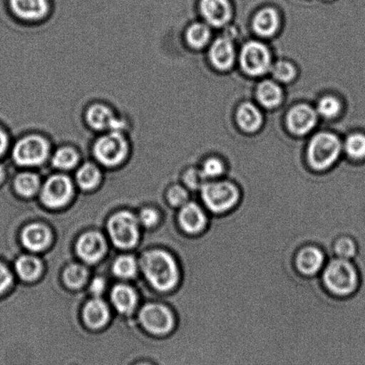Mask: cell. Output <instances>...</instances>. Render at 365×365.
I'll return each instance as SVG.
<instances>
[{"label": "cell", "instance_id": "cell-29", "mask_svg": "<svg viewBox=\"0 0 365 365\" xmlns=\"http://www.w3.org/2000/svg\"><path fill=\"white\" fill-rule=\"evenodd\" d=\"M200 171L205 181L220 180L225 174L227 167L218 157H210L204 161Z\"/></svg>", "mask_w": 365, "mask_h": 365}, {"label": "cell", "instance_id": "cell-4", "mask_svg": "<svg viewBox=\"0 0 365 365\" xmlns=\"http://www.w3.org/2000/svg\"><path fill=\"white\" fill-rule=\"evenodd\" d=\"M343 144L337 136L329 132H320L311 139L307 148V163L311 170L323 173L331 169L338 162Z\"/></svg>", "mask_w": 365, "mask_h": 365}, {"label": "cell", "instance_id": "cell-7", "mask_svg": "<svg viewBox=\"0 0 365 365\" xmlns=\"http://www.w3.org/2000/svg\"><path fill=\"white\" fill-rule=\"evenodd\" d=\"M49 146L44 138L38 135L27 136L14 146V159L20 166H39L48 156Z\"/></svg>", "mask_w": 365, "mask_h": 365}, {"label": "cell", "instance_id": "cell-44", "mask_svg": "<svg viewBox=\"0 0 365 365\" xmlns=\"http://www.w3.org/2000/svg\"><path fill=\"white\" fill-rule=\"evenodd\" d=\"M138 365H150V364H138Z\"/></svg>", "mask_w": 365, "mask_h": 365}, {"label": "cell", "instance_id": "cell-8", "mask_svg": "<svg viewBox=\"0 0 365 365\" xmlns=\"http://www.w3.org/2000/svg\"><path fill=\"white\" fill-rule=\"evenodd\" d=\"M108 231L113 242L119 248H132L138 241V221L130 213L114 214L109 221Z\"/></svg>", "mask_w": 365, "mask_h": 365}, {"label": "cell", "instance_id": "cell-13", "mask_svg": "<svg viewBox=\"0 0 365 365\" xmlns=\"http://www.w3.org/2000/svg\"><path fill=\"white\" fill-rule=\"evenodd\" d=\"M317 112L312 106L302 104L293 106L287 114V126L292 134L303 136L309 134L317 123Z\"/></svg>", "mask_w": 365, "mask_h": 365}, {"label": "cell", "instance_id": "cell-41", "mask_svg": "<svg viewBox=\"0 0 365 365\" xmlns=\"http://www.w3.org/2000/svg\"><path fill=\"white\" fill-rule=\"evenodd\" d=\"M106 289V281L103 278H96L91 285V291L96 296L101 295Z\"/></svg>", "mask_w": 365, "mask_h": 365}, {"label": "cell", "instance_id": "cell-27", "mask_svg": "<svg viewBox=\"0 0 365 365\" xmlns=\"http://www.w3.org/2000/svg\"><path fill=\"white\" fill-rule=\"evenodd\" d=\"M334 253L335 257L353 261L359 253V246L350 236H341L334 243Z\"/></svg>", "mask_w": 365, "mask_h": 365}, {"label": "cell", "instance_id": "cell-1", "mask_svg": "<svg viewBox=\"0 0 365 365\" xmlns=\"http://www.w3.org/2000/svg\"><path fill=\"white\" fill-rule=\"evenodd\" d=\"M320 277L327 291L338 298H349L360 286V274L355 263L339 257L327 261Z\"/></svg>", "mask_w": 365, "mask_h": 365}, {"label": "cell", "instance_id": "cell-30", "mask_svg": "<svg viewBox=\"0 0 365 365\" xmlns=\"http://www.w3.org/2000/svg\"><path fill=\"white\" fill-rule=\"evenodd\" d=\"M101 174L98 168L92 164H85L77 173V181L84 189L95 188L99 184Z\"/></svg>", "mask_w": 365, "mask_h": 365}, {"label": "cell", "instance_id": "cell-2", "mask_svg": "<svg viewBox=\"0 0 365 365\" xmlns=\"http://www.w3.org/2000/svg\"><path fill=\"white\" fill-rule=\"evenodd\" d=\"M141 266L150 284L160 291H170L180 282L178 264L170 253L163 250L146 253Z\"/></svg>", "mask_w": 365, "mask_h": 365}, {"label": "cell", "instance_id": "cell-25", "mask_svg": "<svg viewBox=\"0 0 365 365\" xmlns=\"http://www.w3.org/2000/svg\"><path fill=\"white\" fill-rule=\"evenodd\" d=\"M185 38L192 48L202 49L210 41L211 30L206 24L196 23L188 28Z\"/></svg>", "mask_w": 365, "mask_h": 365}, {"label": "cell", "instance_id": "cell-37", "mask_svg": "<svg viewBox=\"0 0 365 365\" xmlns=\"http://www.w3.org/2000/svg\"><path fill=\"white\" fill-rule=\"evenodd\" d=\"M168 199L171 206L182 207L189 202V193L187 189L180 185H175L168 192Z\"/></svg>", "mask_w": 365, "mask_h": 365}, {"label": "cell", "instance_id": "cell-12", "mask_svg": "<svg viewBox=\"0 0 365 365\" xmlns=\"http://www.w3.org/2000/svg\"><path fill=\"white\" fill-rule=\"evenodd\" d=\"M327 256L319 246L307 245L299 249L295 257V266L304 276H316L323 271Z\"/></svg>", "mask_w": 365, "mask_h": 365}, {"label": "cell", "instance_id": "cell-3", "mask_svg": "<svg viewBox=\"0 0 365 365\" xmlns=\"http://www.w3.org/2000/svg\"><path fill=\"white\" fill-rule=\"evenodd\" d=\"M202 205L212 216H222L237 206L241 189L229 179L206 181L199 191Z\"/></svg>", "mask_w": 365, "mask_h": 365}, {"label": "cell", "instance_id": "cell-36", "mask_svg": "<svg viewBox=\"0 0 365 365\" xmlns=\"http://www.w3.org/2000/svg\"><path fill=\"white\" fill-rule=\"evenodd\" d=\"M113 273L120 278L133 277L137 271V263L130 256L119 257L113 264Z\"/></svg>", "mask_w": 365, "mask_h": 365}, {"label": "cell", "instance_id": "cell-28", "mask_svg": "<svg viewBox=\"0 0 365 365\" xmlns=\"http://www.w3.org/2000/svg\"><path fill=\"white\" fill-rule=\"evenodd\" d=\"M343 149L350 159L356 161L365 159V134H353L346 139Z\"/></svg>", "mask_w": 365, "mask_h": 365}, {"label": "cell", "instance_id": "cell-11", "mask_svg": "<svg viewBox=\"0 0 365 365\" xmlns=\"http://www.w3.org/2000/svg\"><path fill=\"white\" fill-rule=\"evenodd\" d=\"M73 185L64 175H53L46 181L41 192V200L50 209H58L69 201Z\"/></svg>", "mask_w": 365, "mask_h": 365}, {"label": "cell", "instance_id": "cell-24", "mask_svg": "<svg viewBox=\"0 0 365 365\" xmlns=\"http://www.w3.org/2000/svg\"><path fill=\"white\" fill-rule=\"evenodd\" d=\"M112 301L120 313L130 314L137 304V296L133 289L126 285H118L113 289Z\"/></svg>", "mask_w": 365, "mask_h": 365}, {"label": "cell", "instance_id": "cell-40", "mask_svg": "<svg viewBox=\"0 0 365 365\" xmlns=\"http://www.w3.org/2000/svg\"><path fill=\"white\" fill-rule=\"evenodd\" d=\"M12 284V275L7 268L0 263V294L5 292Z\"/></svg>", "mask_w": 365, "mask_h": 365}, {"label": "cell", "instance_id": "cell-22", "mask_svg": "<svg viewBox=\"0 0 365 365\" xmlns=\"http://www.w3.org/2000/svg\"><path fill=\"white\" fill-rule=\"evenodd\" d=\"M257 101L266 109H274L282 101V89L277 81L266 80L261 81L257 88Z\"/></svg>", "mask_w": 365, "mask_h": 365}, {"label": "cell", "instance_id": "cell-33", "mask_svg": "<svg viewBox=\"0 0 365 365\" xmlns=\"http://www.w3.org/2000/svg\"><path fill=\"white\" fill-rule=\"evenodd\" d=\"M78 161V153L71 148H62L53 156V166L59 169L67 170L76 166Z\"/></svg>", "mask_w": 365, "mask_h": 365}, {"label": "cell", "instance_id": "cell-26", "mask_svg": "<svg viewBox=\"0 0 365 365\" xmlns=\"http://www.w3.org/2000/svg\"><path fill=\"white\" fill-rule=\"evenodd\" d=\"M16 269L18 275L24 281H34L41 274V261L34 256H24L16 261Z\"/></svg>", "mask_w": 365, "mask_h": 365}, {"label": "cell", "instance_id": "cell-16", "mask_svg": "<svg viewBox=\"0 0 365 365\" xmlns=\"http://www.w3.org/2000/svg\"><path fill=\"white\" fill-rule=\"evenodd\" d=\"M86 118L88 124L98 131H120L124 126L123 121L117 119L109 107L99 104L89 107Z\"/></svg>", "mask_w": 365, "mask_h": 365}, {"label": "cell", "instance_id": "cell-18", "mask_svg": "<svg viewBox=\"0 0 365 365\" xmlns=\"http://www.w3.org/2000/svg\"><path fill=\"white\" fill-rule=\"evenodd\" d=\"M252 25L254 31L261 37H272L277 34L280 26V17L277 10L272 7H266L257 13Z\"/></svg>", "mask_w": 365, "mask_h": 365}, {"label": "cell", "instance_id": "cell-17", "mask_svg": "<svg viewBox=\"0 0 365 365\" xmlns=\"http://www.w3.org/2000/svg\"><path fill=\"white\" fill-rule=\"evenodd\" d=\"M105 239L98 232H88L82 235L77 244L78 255L85 262H98L106 252Z\"/></svg>", "mask_w": 365, "mask_h": 365}, {"label": "cell", "instance_id": "cell-14", "mask_svg": "<svg viewBox=\"0 0 365 365\" xmlns=\"http://www.w3.org/2000/svg\"><path fill=\"white\" fill-rule=\"evenodd\" d=\"M200 10L207 24L213 27L224 26L232 17L228 0H200Z\"/></svg>", "mask_w": 365, "mask_h": 365}, {"label": "cell", "instance_id": "cell-10", "mask_svg": "<svg viewBox=\"0 0 365 365\" xmlns=\"http://www.w3.org/2000/svg\"><path fill=\"white\" fill-rule=\"evenodd\" d=\"M140 320L146 330L152 334L163 335L173 330L175 319L169 309L157 304L146 305L140 312Z\"/></svg>", "mask_w": 365, "mask_h": 365}, {"label": "cell", "instance_id": "cell-38", "mask_svg": "<svg viewBox=\"0 0 365 365\" xmlns=\"http://www.w3.org/2000/svg\"><path fill=\"white\" fill-rule=\"evenodd\" d=\"M205 181L202 174H200V169H196V168H191V169L186 171L184 175L185 187L192 191H199Z\"/></svg>", "mask_w": 365, "mask_h": 365}, {"label": "cell", "instance_id": "cell-42", "mask_svg": "<svg viewBox=\"0 0 365 365\" xmlns=\"http://www.w3.org/2000/svg\"><path fill=\"white\" fill-rule=\"evenodd\" d=\"M7 145H9V139H7L6 132L0 129V156L5 153Z\"/></svg>", "mask_w": 365, "mask_h": 365}, {"label": "cell", "instance_id": "cell-34", "mask_svg": "<svg viewBox=\"0 0 365 365\" xmlns=\"http://www.w3.org/2000/svg\"><path fill=\"white\" fill-rule=\"evenodd\" d=\"M271 73L277 81L288 84L296 76V69L292 64L287 61H278L274 64H272Z\"/></svg>", "mask_w": 365, "mask_h": 365}, {"label": "cell", "instance_id": "cell-43", "mask_svg": "<svg viewBox=\"0 0 365 365\" xmlns=\"http://www.w3.org/2000/svg\"><path fill=\"white\" fill-rule=\"evenodd\" d=\"M4 176H5V171H4L1 164H0V184H1Z\"/></svg>", "mask_w": 365, "mask_h": 365}, {"label": "cell", "instance_id": "cell-19", "mask_svg": "<svg viewBox=\"0 0 365 365\" xmlns=\"http://www.w3.org/2000/svg\"><path fill=\"white\" fill-rule=\"evenodd\" d=\"M11 7L17 16L25 20H38L48 11L46 0H10Z\"/></svg>", "mask_w": 365, "mask_h": 365}, {"label": "cell", "instance_id": "cell-31", "mask_svg": "<svg viewBox=\"0 0 365 365\" xmlns=\"http://www.w3.org/2000/svg\"><path fill=\"white\" fill-rule=\"evenodd\" d=\"M341 101L334 96H325L317 103V112L322 117L331 119L341 112Z\"/></svg>", "mask_w": 365, "mask_h": 365}, {"label": "cell", "instance_id": "cell-6", "mask_svg": "<svg viewBox=\"0 0 365 365\" xmlns=\"http://www.w3.org/2000/svg\"><path fill=\"white\" fill-rule=\"evenodd\" d=\"M239 59L242 70L252 76H261L271 70V53L263 43H246L240 53Z\"/></svg>", "mask_w": 365, "mask_h": 365}, {"label": "cell", "instance_id": "cell-32", "mask_svg": "<svg viewBox=\"0 0 365 365\" xmlns=\"http://www.w3.org/2000/svg\"><path fill=\"white\" fill-rule=\"evenodd\" d=\"M39 180L37 175L30 173H24L18 175L14 181V187L19 194L29 196L38 191Z\"/></svg>", "mask_w": 365, "mask_h": 365}, {"label": "cell", "instance_id": "cell-39", "mask_svg": "<svg viewBox=\"0 0 365 365\" xmlns=\"http://www.w3.org/2000/svg\"><path fill=\"white\" fill-rule=\"evenodd\" d=\"M139 218H140V221L145 226L151 227L157 223L159 216L155 210L146 209L142 211Z\"/></svg>", "mask_w": 365, "mask_h": 365}, {"label": "cell", "instance_id": "cell-9", "mask_svg": "<svg viewBox=\"0 0 365 365\" xmlns=\"http://www.w3.org/2000/svg\"><path fill=\"white\" fill-rule=\"evenodd\" d=\"M210 214L202 205L189 201L180 207L178 221L182 231L189 236H198L206 231Z\"/></svg>", "mask_w": 365, "mask_h": 365}, {"label": "cell", "instance_id": "cell-21", "mask_svg": "<svg viewBox=\"0 0 365 365\" xmlns=\"http://www.w3.org/2000/svg\"><path fill=\"white\" fill-rule=\"evenodd\" d=\"M51 239L48 229L41 224L29 225L24 229L21 239L27 249L39 251L48 245Z\"/></svg>", "mask_w": 365, "mask_h": 365}, {"label": "cell", "instance_id": "cell-20", "mask_svg": "<svg viewBox=\"0 0 365 365\" xmlns=\"http://www.w3.org/2000/svg\"><path fill=\"white\" fill-rule=\"evenodd\" d=\"M236 120L242 130L254 132L259 130L262 125L263 116L259 107L252 103L247 102L239 106Z\"/></svg>", "mask_w": 365, "mask_h": 365}, {"label": "cell", "instance_id": "cell-5", "mask_svg": "<svg viewBox=\"0 0 365 365\" xmlns=\"http://www.w3.org/2000/svg\"><path fill=\"white\" fill-rule=\"evenodd\" d=\"M128 145L120 131H110L103 136L94 146L96 159L106 166H115L126 159Z\"/></svg>", "mask_w": 365, "mask_h": 365}, {"label": "cell", "instance_id": "cell-15", "mask_svg": "<svg viewBox=\"0 0 365 365\" xmlns=\"http://www.w3.org/2000/svg\"><path fill=\"white\" fill-rule=\"evenodd\" d=\"M210 59L217 70L231 69L235 62L236 50L230 38L221 37L210 46Z\"/></svg>", "mask_w": 365, "mask_h": 365}, {"label": "cell", "instance_id": "cell-35", "mask_svg": "<svg viewBox=\"0 0 365 365\" xmlns=\"http://www.w3.org/2000/svg\"><path fill=\"white\" fill-rule=\"evenodd\" d=\"M63 277L64 281L70 288H80L87 280L88 271L83 266L73 264L67 268Z\"/></svg>", "mask_w": 365, "mask_h": 365}, {"label": "cell", "instance_id": "cell-23", "mask_svg": "<svg viewBox=\"0 0 365 365\" xmlns=\"http://www.w3.org/2000/svg\"><path fill=\"white\" fill-rule=\"evenodd\" d=\"M108 317V309L101 299H93L85 306L84 319L89 327L98 329L103 326Z\"/></svg>", "mask_w": 365, "mask_h": 365}]
</instances>
